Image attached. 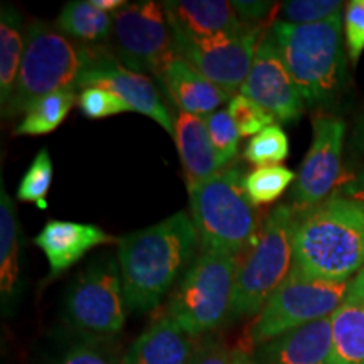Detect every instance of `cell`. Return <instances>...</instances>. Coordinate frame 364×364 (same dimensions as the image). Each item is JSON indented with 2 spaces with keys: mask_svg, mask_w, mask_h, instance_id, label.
Wrapping results in <instances>:
<instances>
[{
  "mask_svg": "<svg viewBox=\"0 0 364 364\" xmlns=\"http://www.w3.org/2000/svg\"><path fill=\"white\" fill-rule=\"evenodd\" d=\"M117 245L127 307L147 312L162 302L193 260L199 235L193 218L179 211L157 225L122 236Z\"/></svg>",
  "mask_w": 364,
  "mask_h": 364,
  "instance_id": "cell-1",
  "label": "cell"
},
{
  "mask_svg": "<svg viewBox=\"0 0 364 364\" xmlns=\"http://www.w3.org/2000/svg\"><path fill=\"white\" fill-rule=\"evenodd\" d=\"M364 268V203L336 196L297 223L292 270L327 282H353Z\"/></svg>",
  "mask_w": 364,
  "mask_h": 364,
  "instance_id": "cell-2",
  "label": "cell"
},
{
  "mask_svg": "<svg viewBox=\"0 0 364 364\" xmlns=\"http://www.w3.org/2000/svg\"><path fill=\"white\" fill-rule=\"evenodd\" d=\"M343 12L317 24L275 21L270 34L309 107L332 103L346 75Z\"/></svg>",
  "mask_w": 364,
  "mask_h": 364,
  "instance_id": "cell-3",
  "label": "cell"
},
{
  "mask_svg": "<svg viewBox=\"0 0 364 364\" xmlns=\"http://www.w3.org/2000/svg\"><path fill=\"white\" fill-rule=\"evenodd\" d=\"M295 208H273L243 260L238 258L230 321L257 317L294 268Z\"/></svg>",
  "mask_w": 364,
  "mask_h": 364,
  "instance_id": "cell-4",
  "label": "cell"
},
{
  "mask_svg": "<svg viewBox=\"0 0 364 364\" xmlns=\"http://www.w3.org/2000/svg\"><path fill=\"white\" fill-rule=\"evenodd\" d=\"M86 46L75 44L56 26L33 21L26 29V49L12 98L4 118L24 115L38 100L59 90H76L85 66Z\"/></svg>",
  "mask_w": 364,
  "mask_h": 364,
  "instance_id": "cell-5",
  "label": "cell"
},
{
  "mask_svg": "<svg viewBox=\"0 0 364 364\" xmlns=\"http://www.w3.org/2000/svg\"><path fill=\"white\" fill-rule=\"evenodd\" d=\"M238 167L213 176L189 191L191 216L201 250L240 257L257 231V206Z\"/></svg>",
  "mask_w": 364,
  "mask_h": 364,
  "instance_id": "cell-6",
  "label": "cell"
},
{
  "mask_svg": "<svg viewBox=\"0 0 364 364\" xmlns=\"http://www.w3.org/2000/svg\"><path fill=\"white\" fill-rule=\"evenodd\" d=\"M238 258L201 250L177 285L167 314L191 338L211 334L230 317Z\"/></svg>",
  "mask_w": 364,
  "mask_h": 364,
  "instance_id": "cell-7",
  "label": "cell"
},
{
  "mask_svg": "<svg viewBox=\"0 0 364 364\" xmlns=\"http://www.w3.org/2000/svg\"><path fill=\"white\" fill-rule=\"evenodd\" d=\"M351 282H327L290 272L272 295L248 331V343L257 346L321 318L331 317L348 299Z\"/></svg>",
  "mask_w": 364,
  "mask_h": 364,
  "instance_id": "cell-8",
  "label": "cell"
},
{
  "mask_svg": "<svg viewBox=\"0 0 364 364\" xmlns=\"http://www.w3.org/2000/svg\"><path fill=\"white\" fill-rule=\"evenodd\" d=\"M127 309L118 260L102 257L71 284L65 299V321L75 334L115 339L125 326Z\"/></svg>",
  "mask_w": 364,
  "mask_h": 364,
  "instance_id": "cell-9",
  "label": "cell"
},
{
  "mask_svg": "<svg viewBox=\"0 0 364 364\" xmlns=\"http://www.w3.org/2000/svg\"><path fill=\"white\" fill-rule=\"evenodd\" d=\"M112 51L125 68L162 80L177 58L174 31L162 4H127L113 14Z\"/></svg>",
  "mask_w": 364,
  "mask_h": 364,
  "instance_id": "cell-10",
  "label": "cell"
},
{
  "mask_svg": "<svg viewBox=\"0 0 364 364\" xmlns=\"http://www.w3.org/2000/svg\"><path fill=\"white\" fill-rule=\"evenodd\" d=\"M263 33V27L248 26L231 36L196 39L174 31L176 53L204 78L235 97L248 78Z\"/></svg>",
  "mask_w": 364,
  "mask_h": 364,
  "instance_id": "cell-11",
  "label": "cell"
},
{
  "mask_svg": "<svg viewBox=\"0 0 364 364\" xmlns=\"http://www.w3.org/2000/svg\"><path fill=\"white\" fill-rule=\"evenodd\" d=\"M105 88L120 97L134 112L157 122L167 134L174 136L176 120L169 113L159 90L147 75L132 71L115 58V54L100 48L86 46L85 66L76 88Z\"/></svg>",
  "mask_w": 364,
  "mask_h": 364,
  "instance_id": "cell-12",
  "label": "cell"
},
{
  "mask_svg": "<svg viewBox=\"0 0 364 364\" xmlns=\"http://www.w3.org/2000/svg\"><path fill=\"white\" fill-rule=\"evenodd\" d=\"M312 125L311 149L292 191L295 211L314 209L327 201V196L336 188L341 176L346 124L341 118L321 115L314 118Z\"/></svg>",
  "mask_w": 364,
  "mask_h": 364,
  "instance_id": "cell-13",
  "label": "cell"
},
{
  "mask_svg": "<svg viewBox=\"0 0 364 364\" xmlns=\"http://www.w3.org/2000/svg\"><path fill=\"white\" fill-rule=\"evenodd\" d=\"M240 91L243 97L260 105L275 120L284 124L299 120L306 107L270 31L263 33L255 53L252 70Z\"/></svg>",
  "mask_w": 364,
  "mask_h": 364,
  "instance_id": "cell-14",
  "label": "cell"
},
{
  "mask_svg": "<svg viewBox=\"0 0 364 364\" xmlns=\"http://www.w3.org/2000/svg\"><path fill=\"white\" fill-rule=\"evenodd\" d=\"M34 243L48 258V282H51L70 270L90 250L102 245L118 243V240L95 225L49 220L43 231L34 238Z\"/></svg>",
  "mask_w": 364,
  "mask_h": 364,
  "instance_id": "cell-15",
  "label": "cell"
},
{
  "mask_svg": "<svg viewBox=\"0 0 364 364\" xmlns=\"http://www.w3.org/2000/svg\"><path fill=\"white\" fill-rule=\"evenodd\" d=\"M331 317L321 318L299 329L253 348V364H331Z\"/></svg>",
  "mask_w": 364,
  "mask_h": 364,
  "instance_id": "cell-16",
  "label": "cell"
},
{
  "mask_svg": "<svg viewBox=\"0 0 364 364\" xmlns=\"http://www.w3.org/2000/svg\"><path fill=\"white\" fill-rule=\"evenodd\" d=\"M162 6L172 29L189 38L209 39L231 36L248 27L236 16L231 2L226 0H171Z\"/></svg>",
  "mask_w": 364,
  "mask_h": 364,
  "instance_id": "cell-17",
  "label": "cell"
},
{
  "mask_svg": "<svg viewBox=\"0 0 364 364\" xmlns=\"http://www.w3.org/2000/svg\"><path fill=\"white\" fill-rule=\"evenodd\" d=\"M196 341L166 312L132 343L122 364H188Z\"/></svg>",
  "mask_w": 364,
  "mask_h": 364,
  "instance_id": "cell-18",
  "label": "cell"
},
{
  "mask_svg": "<svg viewBox=\"0 0 364 364\" xmlns=\"http://www.w3.org/2000/svg\"><path fill=\"white\" fill-rule=\"evenodd\" d=\"M174 140L188 191L220 174L221 166L209 139L206 118L179 112L176 118Z\"/></svg>",
  "mask_w": 364,
  "mask_h": 364,
  "instance_id": "cell-19",
  "label": "cell"
},
{
  "mask_svg": "<svg viewBox=\"0 0 364 364\" xmlns=\"http://www.w3.org/2000/svg\"><path fill=\"white\" fill-rule=\"evenodd\" d=\"M161 81L169 91L172 102L182 113L189 115L208 117L233 98V95L204 78L201 73L196 71L181 56L171 63Z\"/></svg>",
  "mask_w": 364,
  "mask_h": 364,
  "instance_id": "cell-20",
  "label": "cell"
},
{
  "mask_svg": "<svg viewBox=\"0 0 364 364\" xmlns=\"http://www.w3.org/2000/svg\"><path fill=\"white\" fill-rule=\"evenodd\" d=\"M22 294L21 228L14 199L0 182V302L4 316H12Z\"/></svg>",
  "mask_w": 364,
  "mask_h": 364,
  "instance_id": "cell-21",
  "label": "cell"
},
{
  "mask_svg": "<svg viewBox=\"0 0 364 364\" xmlns=\"http://www.w3.org/2000/svg\"><path fill=\"white\" fill-rule=\"evenodd\" d=\"M26 49V31L21 12L11 4L0 9V107L11 102Z\"/></svg>",
  "mask_w": 364,
  "mask_h": 364,
  "instance_id": "cell-22",
  "label": "cell"
},
{
  "mask_svg": "<svg viewBox=\"0 0 364 364\" xmlns=\"http://www.w3.org/2000/svg\"><path fill=\"white\" fill-rule=\"evenodd\" d=\"M331 364H364V304L346 300L331 316Z\"/></svg>",
  "mask_w": 364,
  "mask_h": 364,
  "instance_id": "cell-23",
  "label": "cell"
},
{
  "mask_svg": "<svg viewBox=\"0 0 364 364\" xmlns=\"http://www.w3.org/2000/svg\"><path fill=\"white\" fill-rule=\"evenodd\" d=\"M56 27L71 41L100 44L112 38L113 16L100 11L90 0H75L63 7Z\"/></svg>",
  "mask_w": 364,
  "mask_h": 364,
  "instance_id": "cell-24",
  "label": "cell"
},
{
  "mask_svg": "<svg viewBox=\"0 0 364 364\" xmlns=\"http://www.w3.org/2000/svg\"><path fill=\"white\" fill-rule=\"evenodd\" d=\"M76 90H59L41 98L24 113V118L14 130V135H46L51 134L66 120L68 113L76 103Z\"/></svg>",
  "mask_w": 364,
  "mask_h": 364,
  "instance_id": "cell-25",
  "label": "cell"
},
{
  "mask_svg": "<svg viewBox=\"0 0 364 364\" xmlns=\"http://www.w3.org/2000/svg\"><path fill=\"white\" fill-rule=\"evenodd\" d=\"M49 364H122V356L113 339L86 338L71 332L58 346Z\"/></svg>",
  "mask_w": 364,
  "mask_h": 364,
  "instance_id": "cell-26",
  "label": "cell"
},
{
  "mask_svg": "<svg viewBox=\"0 0 364 364\" xmlns=\"http://www.w3.org/2000/svg\"><path fill=\"white\" fill-rule=\"evenodd\" d=\"M295 181H297L295 172L284 166H270L257 167L248 176H245L243 186L255 206H263V204L275 203L290 186L295 184Z\"/></svg>",
  "mask_w": 364,
  "mask_h": 364,
  "instance_id": "cell-27",
  "label": "cell"
},
{
  "mask_svg": "<svg viewBox=\"0 0 364 364\" xmlns=\"http://www.w3.org/2000/svg\"><path fill=\"white\" fill-rule=\"evenodd\" d=\"M289 156V136L280 125H270L255 135L245 149V159L257 167L280 166Z\"/></svg>",
  "mask_w": 364,
  "mask_h": 364,
  "instance_id": "cell-28",
  "label": "cell"
},
{
  "mask_svg": "<svg viewBox=\"0 0 364 364\" xmlns=\"http://www.w3.org/2000/svg\"><path fill=\"white\" fill-rule=\"evenodd\" d=\"M53 161L49 150L43 147L31 162L17 189V199L22 203H36L41 209L46 208V196L51 189Z\"/></svg>",
  "mask_w": 364,
  "mask_h": 364,
  "instance_id": "cell-29",
  "label": "cell"
},
{
  "mask_svg": "<svg viewBox=\"0 0 364 364\" xmlns=\"http://www.w3.org/2000/svg\"><path fill=\"white\" fill-rule=\"evenodd\" d=\"M343 6L339 0H290L282 4L280 21L295 26L317 24L343 12Z\"/></svg>",
  "mask_w": 364,
  "mask_h": 364,
  "instance_id": "cell-30",
  "label": "cell"
},
{
  "mask_svg": "<svg viewBox=\"0 0 364 364\" xmlns=\"http://www.w3.org/2000/svg\"><path fill=\"white\" fill-rule=\"evenodd\" d=\"M204 118H206L209 139H211L218 161H220L223 169L236 157L241 135L228 110H218Z\"/></svg>",
  "mask_w": 364,
  "mask_h": 364,
  "instance_id": "cell-31",
  "label": "cell"
},
{
  "mask_svg": "<svg viewBox=\"0 0 364 364\" xmlns=\"http://www.w3.org/2000/svg\"><path fill=\"white\" fill-rule=\"evenodd\" d=\"M228 113H230L231 120L235 122L241 136L258 135L275 122V118L263 110L260 105L243 97L241 93L231 98L230 105H228Z\"/></svg>",
  "mask_w": 364,
  "mask_h": 364,
  "instance_id": "cell-32",
  "label": "cell"
},
{
  "mask_svg": "<svg viewBox=\"0 0 364 364\" xmlns=\"http://www.w3.org/2000/svg\"><path fill=\"white\" fill-rule=\"evenodd\" d=\"M81 112L91 120H102L113 115H120L125 112H134L120 97L105 88L90 86L81 91L78 98Z\"/></svg>",
  "mask_w": 364,
  "mask_h": 364,
  "instance_id": "cell-33",
  "label": "cell"
},
{
  "mask_svg": "<svg viewBox=\"0 0 364 364\" xmlns=\"http://www.w3.org/2000/svg\"><path fill=\"white\" fill-rule=\"evenodd\" d=\"M344 34L349 58L358 63L364 51V0H353L346 7Z\"/></svg>",
  "mask_w": 364,
  "mask_h": 364,
  "instance_id": "cell-34",
  "label": "cell"
},
{
  "mask_svg": "<svg viewBox=\"0 0 364 364\" xmlns=\"http://www.w3.org/2000/svg\"><path fill=\"white\" fill-rule=\"evenodd\" d=\"M233 353L228 349L225 339L216 332L196 341V348L188 364H231Z\"/></svg>",
  "mask_w": 364,
  "mask_h": 364,
  "instance_id": "cell-35",
  "label": "cell"
},
{
  "mask_svg": "<svg viewBox=\"0 0 364 364\" xmlns=\"http://www.w3.org/2000/svg\"><path fill=\"white\" fill-rule=\"evenodd\" d=\"M233 6L236 16L240 17L241 22L245 24L253 26V27H263L262 22H265L270 14L275 11V4L273 2H243V0H238V2H231Z\"/></svg>",
  "mask_w": 364,
  "mask_h": 364,
  "instance_id": "cell-36",
  "label": "cell"
},
{
  "mask_svg": "<svg viewBox=\"0 0 364 364\" xmlns=\"http://www.w3.org/2000/svg\"><path fill=\"white\" fill-rule=\"evenodd\" d=\"M349 147H351V152L354 154V156L364 154V112L358 117L356 124H354Z\"/></svg>",
  "mask_w": 364,
  "mask_h": 364,
  "instance_id": "cell-37",
  "label": "cell"
},
{
  "mask_svg": "<svg viewBox=\"0 0 364 364\" xmlns=\"http://www.w3.org/2000/svg\"><path fill=\"white\" fill-rule=\"evenodd\" d=\"M346 300L364 304V268L353 279L351 287H349L348 299Z\"/></svg>",
  "mask_w": 364,
  "mask_h": 364,
  "instance_id": "cell-38",
  "label": "cell"
},
{
  "mask_svg": "<svg viewBox=\"0 0 364 364\" xmlns=\"http://www.w3.org/2000/svg\"><path fill=\"white\" fill-rule=\"evenodd\" d=\"M90 2L97 9H100V11L112 14V16L127 6L125 0H90Z\"/></svg>",
  "mask_w": 364,
  "mask_h": 364,
  "instance_id": "cell-39",
  "label": "cell"
},
{
  "mask_svg": "<svg viewBox=\"0 0 364 364\" xmlns=\"http://www.w3.org/2000/svg\"><path fill=\"white\" fill-rule=\"evenodd\" d=\"M346 191H348V194L351 196L353 199H363L364 198V174L359 176L354 182H351Z\"/></svg>",
  "mask_w": 364,
  "mask_h": 364,
  "instance_id": "cell-40",
  "label": "cell"
},
{
  "mask_svg": "<svg viewBox=\"0 0 364 364\" xmlns=\"http://www.w3.org/2000/svg\"><path fill=\"white\" fill-rule=\"evenodd\" d=\"M231 364H253L250 354L243 351H233V363Z\"/></svg>",
  "mask_w": 364,
  "mask_h": 364,
  "instance_id": "cell-41",
  "label": "cell"
},
{
  "mask_svg": "<svg viewBox=\"0 0 364 364\" xmlns=\"http://www.w3.org/2000/svg\"><path fill=\"white\" fill-rule=\"evenodd\" d=\"M358 201H361V203H364V198H363V199H358Z\"/></svg>",
  "mask_w": 364,
  "mask_h": 364,
  "instance_id": "cell-42",
  "label": "cell"
}]
</instances>
